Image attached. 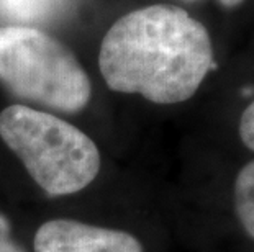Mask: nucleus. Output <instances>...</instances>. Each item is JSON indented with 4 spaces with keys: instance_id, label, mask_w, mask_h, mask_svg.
Here are the masks:
<instances>
[{
    "instance_id": "obj_8",
    "label": "nucleus",
    "mask_w": 254,
    "mask_h": 252,
    "mask_svg": "<svg viewBox=\"0 0 254 252\" xmlns=\"http://www.w3.org/2000/svg\"><path fill=\"white\" fill-rule=\"evenodd\" d=\"M0 252H25V249L13 239L12 224L2 211H0Z\"/></svg>"
},
{
    "instance_id": "obj_7",
    "label": "nucleus",
    "mask_w": 254,
    "mask_h": 252,
    "mask_svg": "<svg viewBox=\"0 0 254 252\" xmlns=\"http://www.w3.org/2000/svg\"><path fill=\"white\" fill-rule=\"evenodd\" d=\"M240 136L248 149L254 151V100L243 111L240 120Z\"/></svg>"
},
{
    "instance_id": "obj_2",
    "label": "nucleus",
    "mask_w": 254,
    "mask_h": 252,
    "mask_svg": "<svg viewBox=\"0 0 254 252\" xmlns=\"http://www.w3.org/2000/svg\"><path fill=\"white\" fill-rule=\"evenodd\" d=\"M0 138L50 197L77 194L100 172L97 144L48 111L26 105L7 106L0 113Z\"/></svg>"
},
{
    "instance_id": "obj_10",
    "label": "nucleus",
    "mask_w": 254,
    "mask_h": 252,
    "mask_svg": "<svg viewBox=\"0 0 254 252\" xmlns=\"http://www.w3.org/2000/svg\"><path fill=\"white\" fill-rule=\"evenodd\" d=\"M182 2H189V3H192V2H197V0H182Z\"/></svg>"
},
{
    "instance_id": "obj_4",
    "label": "nucleus",
    "mask_w": 254,
    "mask_h": 252,
    "mask_svg": "<svg viewBox=\"0 0 254 252\" xmlns=\"http://www.w3.org/2000/svg\"><path fill=\"white\" fill-rule=\"evenodd\" d=\"M35 252H144L133 234L75 219L43 223L33 239Z\"/></svg>"
},
{
    "instance_id": "obj_6",
    "label": "nucleus",
    "mask_w": 254,
    "mask_h": 252,
    "mask_svg": "<svg viewBox=\"0 0 254 252\" xmlns=\"http://www.w3.org/2000/svg\"><path fill=\"white\" fill-rule=\"evenodd\" d=\"M235 211L245 231L254 239V160L248 162L236 175Z\"/></svg>"
},
{
    "instance_id": "obj_1",
    "label": "nucleus",
    "mask_w": 254,
    "mask_h": 252,
    "mask_svg": "<svg viewBox=\"0 0 254 252\" xmlns=\"http://www.w3.org/2000/svg\"><path fill=\"white\" fill-rule=\"evenodd\" d=\"M207 28L176 5H149L118 18L102 40L99 67L107 85L159 105L195 95L212 71Z\"/></svg>"
},
{
    "instance_id": "obj_5",
    "label": "nucleus",
    "mask_w": 254,
    "mask_h": 252,
    "mask_svg": "<svg viewBox=\"0 0 254 252\" xmlns=\"http://www.w3.org/2000/svg\"><path fill=\"white\" fill-rule=\"evenodd\" d=\"M64 5V0H0V18L25 26L50 20Z\"/></svg>"
},
{
    "instance_id": "obj_3",
    "label": "nucleus",
    "mask_w": 254,
    "mask_h": 252,
    "mask_svg": "<svg viewBox=\"0 0 254 252\" xmlns=\"http://www.w3.org/2000/svg\"><path fill=\"white\" fill-rule=\"evenodd\" d=\"M0 84L20 99L64 113L80 111L92 95L72 51L31 26H0Z\"/></svg>"
},
{
    "instance_id": "obj_9",
    "label": "nucleus",
    "mask_w": 254,
    "mask_h": 252,
    "mask_svg": "<svg viewBox=\"0 0 254 252\" xmlns=\"http://www.w3.org/2000/svg\"><path fill=\"white\" fill-rule=\"evenodd\" d=\"M243 0H220L221 5H225V7H236V5H240Z\"/></svg>"
}]
</instances>
